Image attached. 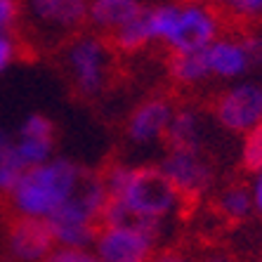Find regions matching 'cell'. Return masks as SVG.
Listing matches in <instances>:
<instances>
[{
	"instance_id": "obj_6",
	"label": "cell",
	"mask_w": 262,
	"mask_h": 262,
	"mask_svg": "<svg viewBox=\"0 0 262 262\" xmlns=\"http://www.w3.org/2000/svg\"><path fill=\"white\" fill-rule=\"evenodd\" d=\"M159 232V227L146 225H102L92 250L102 262H149Z\"/></svg>"
},
{
	"instance_id": "obj_20",
	"label": "cell",
	"mask_w": 262,
	"mask_h": 262,
	"mask_svg": "<svg viewBox=\"0 0 262 262\" xmlns=\"http://www.w3.org/2000/svg\"><path fill=\"white\" fill-rule=\"evenodd\" d=\"M43 262H102L92 248H71V246H57Z\"/></svg>"
},
{
	"instance_id": "obj_27",
	"label": "cell",
	"mask_w": 262,
	"mask_h": 262,
	"mask_svg": "<svg viewBox=\"0 0 262 262\" xmlns=\"http://www.w3.org/2000/svg\"><path fill=\"white\" fill-rule=\"evenodd\" d=\"M201 262H234L232 257L227 255L225 250H213V253H208V255L201 257Z\"/></svg>"
},
{
	"instance_id": "obj_25",
	"label": "cell",
	"mask_w": 262,
	"mask_h": 262,
	"mask_svg": "<svg viewBox=\"0 0 262 262\" xmlns=\"http://www.w3.org/2000/svg\"><path fill=\"white\" fill-rule=\"evenodd\" d=\"M250 194H253V208H255V213H257V215H262V172L253 175Z\"/></svg>"
},
{
	"instance_id": "obj_5",
	"label": "cell",
	"mask_w": 262,
	"mask_h": 262,
	"mask_svg": "<svg viewBox=\"0 0 262 262\" xmlns=\"http://www.w3.org/2000/svg\"><path fill=\"white\" fill-rule=\"evenodd\" d=\"M114 45L99 33H76L61 48V69L80 97H97L114 76Z\"/></svg>"
},
{
	"instance_id": "obj_1",
	"label": "cell",
	"mask_w": 262,
	"mask_h": 262,
	"mask_svg": "<svg viewBox=\"0 0 262 262\" xmlns=\"http://www.w3.org/2000/svg\"><path fill=\"white\" fill-rule=\"evenodd\" d=\"M102 180L111 196L102 225H146L161 229L184 203V196L161 168L114 163L102 172Z\"/></svg>"
},
{
	"instance_id": "obj_19",
	"label": "cell",
	"mask_w": 262,
	"mask_h": 262,
	"mask_svg": "<svg viewBox=\"0 0 262 262\" xmlns=\"http://www.w3.org/2000/svg\"><path fill=\"white\" fill-rule=\"evenodd\" d=\"M241 168L250 175L262 172V123L244 135L241 142Z\"/></svg>"
},
{
	"instance_id": "obj_16",
	"label": "cell",
	"mask_w": 262,
	"mask_h": 262,
	"mask_svg": "<svg viewBox=\"0 0 262 262\" xmlns=\"http://www.w3.org/2000/svg\"><path fill=\"white\" fill-rule=\"evenodd\" d=\"M168 73H170V78L175 80L177 85H182V88L201 85V83H206V80L210 78L203 50L172 55L170 61H168Z\"/></svg>"
},
{
	"instance_id": "obj_21",
	"label": "cell",
	"mask_w": 262,
	"mask_h": 262,
	"mask_svg": "<svg viewBox=\"0 0 262 262\" xmlns=\"http://www.w3.org/2000/svg\"><path fill=\"white\" fill-rule=\"evenodd\" d=\"M215 5H220L222 10L236 14V17H244V19L262 17V0H217Z\"/></svg>"
},
{
	"instance_id": "obj_15",
	"label": "cell",
	"mask_w": 262,
	"mask_h": 262,
	"mask_svg": "<svg viewBox=\"0 0 262 262\" xmlns=\"http://www.w3.org/2000/svg\"><path fill=\"white\" fill-rule=\"evenodd\" d=\"M168 149H201V114L191 106H180L165 133Z\"/></svg>"
},
{
	"instance_id": "obj_26",
	"label": "cell",
	"mask_w": 262,
	"mask_h": 262,
	"mask_svg": "<svg viewBox=\"0 0 262 262\" xmlns=\"http://www.w3.org/2000/svg\"><path fill=\"white\" fill-rule=\"evenodd\" d=\"M149 262H191V260L187 255H182V253H177V250H165V253L154 255Z\"/></svg>"
},
{
	"instance_id": "obj_14",
	"label": "cell",
	"mask_w": 262,
	"mask_h": 262,
	"mask_svg": "<svg viewBox=\"0 0 262 262\" xmlns=\"http://www.w3.org/2000/svg\"><path fill=\"white\" fill-rule=\"evenodd\" d=\"M146 5L142 0H90L88 7V24L95 33L111 38L135 19L144 14Z\"/></svg>"
},
{
	"instance_id": "obj_23",
	"label": "cell",
	"mask_w": 262,
	"mask_h": 262,
	"mask_svg": "<svg viewBox=\"0 0 262 262\" xmlns=\"http://www.w3.org/2000/svg\"><path fill=\"white\" fill-rule=\"evenodd\" d=\"M19 57V43L12 33H0V73H5Z\"/></svg>"
},
{
	"instance_id": "obj_2",
	"label": "cell",
	"mask_w": 262,
	"mask_h": 262,
	"mask_svg": "<svg viewBox=\"0 0 262 262\" xmlns=\"http://www.w3.org/2000/svg\"><path fill=\"white\" fill-rule=\"evenodd\" d=\"M85 172V168H80L76 161L61 156L26 168L7 191L10 210L14 217L50 220L78 189Z\"/></svg>"
},
{
	"instance_id": "obj_10",
	"label": "cell",
	"mask_w": 262,
	"mask_h": 262,
	"mask_svg": "<svg viewBox=\"0 0 262 262\" xmlns=\"http://www.w3.org/2000/svg\"><path fill=\"white\" fill-rule=\"evenodd\" d=\"M7 255L14 262H43L57 248L48 220L14 217L5 234Z\"/></svg>"
},
{
	"instance_id": "obj_4",
	"label": "cell",
	"mask_w": 262,
	"mask_h": 262,
	"mask_svg": "<svg viewBox=\"0 0 262 262\" xmlns=\"http://www.w3.org/2000/svg\"><path fill=\"white\" fill-rule=\"evenodd\" d=\"M109 201L111 196L102 175L85 172L71 199L48 220L57 246L90 248L95 234L102 227Z\"/></svg>"
},
{
	"instance_id": "obj_3",
	"label": "cell",
	"mask_w": 262,
	"mask_h": 262,
	"mask_svg": "<svg viewBox=\"0 0 262 262\" xmlns=\"http://www.w3.org/2000/svg\"><path fill=\"white\" fill-rule=\"evenodd\" d=\"M154 43L177 52H196L220 38V17L208 3H161L146 7Z\"/></svg>"
},
{
	"instance_id": "obj_11",
	"label": "cell",
	"mask_w": 262,
	"mask_h": 262,
	"mask_svg": "<svg viewBox=\"0 0 262 262\" xmlns=\"http://www.w3.org/2000/svg\"><path fill=\"white\" fill-rule=\"evenodd\" d=\"M172 114H175V104L168 97H161V95L146 97L130 111L128 121H125V137L140 146L165 140Z\"/></svg>"
},
{
	"instance_id": "obj_9",
	"label": "cell",
	"mask_w": 262,
	"mask_h": 262,
	"mask_svg": "<svg viewBox=\"0 0 262 262\" xmlns=\"http://www.w3.org/2000/svg\"><path fill=\"white\" fill-rule=\"evenodd\" d=\"M159 168L184 196V201L203 194L215 180V168L203 149H168V156Z\"/></svg>"
},
{
	"instance_id": "obj_8",
	"label": "cell",
	"mask_w": 262,
	"mask_h": 262,
	"mask_svg": "<svg viewBox=\"0 0 262 262\" xmlns=\"http://www.w3.org/2000/svg\"><path fill=\"white\" fill-rule=\"evenodd\" d=\"M213 118L234 135H246L262 123V85L236 83L213 102Z\"/></svg>"
},
{
	"instance_id": "obj_22",
	"label": "cell",
	"mask_w": 262,
	"mask_h": 262,
	"mask_svg": "<svg viewBox=\"0 0 262 262\" xmlns=\"http://www.w3.org/2000/svg\"><path fill=\"white\" fill-rule=\"evenodd\" d=\"M24 7L19 0H0V33H12V29L19 24Z\"/></svg>"
},
{
	"instance_id": "obj_7",
	"label": "cell",
	"mask_w": 262,
	"mask_h": 262,
	"mask_svg": "<svg viewBox=\"0 0 262 262\" xmlns=\"http://www.w3.org/2000/svg\"><path fill=\"white\" fill-rule=\"evenodd\" d=\"M90 0H24V14L45 38H73L88 24Z\"/></svg>"
},
{
	"instance_id": "obj_12",
	"label": "cell",
	"mask_w": 262,
	"mask_h": 262,
	"mask_svg": "<svg viewBox=\"0 0 262 262\" xmlns=\"http://www.w3.org/2000/svg\"><path fill=\"white\" fill-rule=\"evenodd\" d=\"M55 123L45 114H31L14 135V156L26 170L55 159Z\"/></svg>"
},
{
	"instance_id": "obj_17",
	"label": "cell",
	"mask_w": 262,
	"mask_h": 262,
	"mask_svg": "<svg viewBox=\"0 0 262 262\" xmlns=\"http://www.w3.org/2000/svg\"><path fill=\"white\" fill-rule=\"evenodd\" d=\"M217 208L229 222H244V220H248L250 213L255 210L253 208L250 187H246V184H229V187H225L217 199Z\"/></svg>"
},
{
	"instance_id": "obj_13",
	"label": "cell",
	"mask_w": 262,
	"mask_h": 262,
	"mask_svg": "<svg viewBox=\"0 0 262 262\" xmlns=\"http://www.w3.org/2000/svg\"><path fill=\"white\" fill-rule=\"evenodd\" d=\"M203 57H206L210 78L234 80L238 76H244L253 67L248 50H246L241 38H229V36L215 38L208 48H203Z\"/></svg>"
},
{
	"instance_id": "obj_18",
	"label": "cell",
	"mask_w": 262,
	"mask_h": 262,
	"mask_svg": "<svg viewBox=\"0 0 262 262\" xmlns=\"http://www.w3.org/2000/svg\"><path fill=\"white\" fill-rule=\"evenodd\" d=\"M116 52L123 55H133V52H140L144 50L149 43H154L151 31H149V21H146V10L140 19H135L133 24H128L125 29H121L118 33H114L111 38H106Z\"/></svg>"
},
{
	"instance_id": "obj_24",
	"label": "cell",
	"mask_w": 262,
	"mask_h": 262,
	"mask_svg": "<svg viewBox=\"0 0 262 262\" xmlns=\"http://www.w3.org/2000/svg\"><path fill=\"white\" fill-rule=\"evenodd\" d=\"M241 40H244L246 50H248L250 64L253 67H262V33H248Z\"/></svg>"
}]
</instances>
